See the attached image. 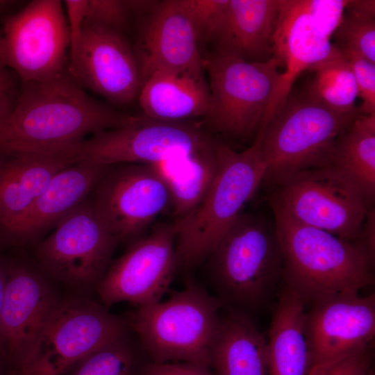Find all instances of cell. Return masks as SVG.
<instances>
[{
	"mask_svg": "<svg viewBox=\"0 0 375 375\" xmlns=\"http://www.w3.org/2000/svg\"><path fill=\"white\" fill-rule=\"evenodd\" d=\"M132 116L91 97L66 69L49 78L22 83L11 112L0 126V156L67 153L87 136L122 126Z\"/></svg>",
	"mask_w": 375,
	"mask_h": 375,
	"instance_id": "obj_1",
	"label": "cell"
},
{
	"mask_svg": "<svg viewBox=\"0 0 375 375\" xmlns=\"http://www.w3.org/2000/svg\"><path fill=\"white\" fill-rule=\"evenodd\" d=\"M217 297L235 310L265 306L282 283L283 254L274 215L242 212L206 258Z\"/></svg>",
	"mask_w": 375,
	"mask_h": 375,
	"instance_id": "obj_2",
	"label": "cell"
},
{
	"mask_svg": "<svg viewBox=\"0 0 375 375\" xmlns=\"http://www.w3.org/2000/svg\"><path fill=\"white\" fill-rule=\"evenodd\" d=\"M271 210L283 254V288L305 305L374 283V266L352 242Z\"/></svg>",
	"mask_w": 375,
	"mask_h": 375,
	"instance_id": "obj_3",
	"label": "cell"
},
{
	"mask_svg": "<svg viewBox=\"0 0 375 375\" xmlns=\"http://www.w3.org/2000/svg\"><path fill=\"white\" fill-rule=\"evenodd\" d=\"M224 305L200 284L185 287L157 303L137 307L127 321L151 362H183L211 367L210 346Z\"/></svg>",
	"mask_w": 375,
	"mask_h": 375,
	"instance_id": "obj_4",
	"label": "cell"
},
{
	"mask_svg": "<svg viewBox=\"0 0 375 375\" xmlns=\"http://www.w3.org/2000/svg\"><path fill=\"white\" fill-rule=\"evenodd\" d=\"M218 169L199 206L176 226L178 267L192 268L206 260L243 212L265 178L267 168L258 144L238 152L217 140Z\"/></svg>",
	"mask_w": 375,
	"mask_h": 375,
	"instance_id": "obj_5",
	"label": "cell"
},
{
	"mask_svg": "<svg viewBox=\"0 0 375 375\" xmlns=\"http://www.w3.org/2000/svg\"><path fill=\"white\" fill-rule=\"evenodd\" d=\"M360 113L335 111L292 89L256 135L265 178L331 165L338 136Z\"/></svg>",
	"mask_w": 375,
	"mask_h": 375,
	"instance_id": "obj_6",
	"label": "cell"
},
{
	"mask_svg": "<svg viewBox=\"0 0 375 375\" xmlns=\"http://www.w3.org/2000/svg\"><path fill=\"white\" fill-rule=\"evenodd\" d=\"M261 185L271 210L351 242L370 208L360 190L332 165L266 177Z\"/></svg>",
	"mask_w": 375,
	"mask_h": 375,
	"instance_id": "obj_7",
	"label": "cell"
},
{
	"mask_svg": "<svg viewBox=\"0 0 375 375\" xmlns=\"http://www.w3.org/2000/svg\"><path fill=\"white\" fill-rule=\"evenodd\" d=\"M202 65L210 95L206 122L235 139L256 135L281 75V61L273 56L264 62H247L212 49Z\"/></svg>",
	"mask_w": 375,
	"mask_h": 375,
	"instance_id": "obj_8",
	"label": "cell"
},
{
	"mask_svg": "<svg viewBox=\"0 0 375 375\" xmlns=\"http://www.w3.org/2000/svg\"><path fill=\"white\" fill-rule=\"evenodd\" d=\"M346 3L344 0H280L272 46L274 56L285 69L281 72L258 131L285 101L298 76L336 51L331 39L342 19Z\"/></svg>",
	"mask_w": 375,
	"mask_h": 375,
	"instance_id": "obj_9",
	"label": "cell"
},
{
	"mask_svg": "<svg viewBox=\"0 0 375 375\" xmlns=\"http://www.w3.org/2000/svg\"><path fill=\"white\" fill-rule=\"evenodd\" d=\"M126 320L102 303L59 299L19 375H61L107 343L130 331Z\"/></svg>",
	"mask_w": 375,
	"mask_h": 375,
	"instance_id": "obj_10",
	"label": "cell"
},
{
	"mask_svg": "<svg viewBox=\"0 0 375 375\" xmlns=\"http://www.w3.org/2000/svg\"><path fill=\"white\" fill-rule=\"evenodd\" d=\"M215 139L198 123L132 116L122 126L92 135L72 154L74 163L155 165L205 149Z\"/></svg>",
	"mask_w": 375,
	"mask_h": 375,
	"instance_id": "obj_11",
	"label": "cell"
},
{
	"mask_svg": "<svg viewBox=\"0 0 375 375\" xmlns=\"http://www.w3.org/2000/svg\"><path fill=\"white\" fill-rule=\"evenodd\" d=\"M88 197L38 243L35 255L53 278L79 292L97 290L118 243Z\"/></svg>",
	"mask_w": 375,
	"mask_h": 375,
	"instance_id": "obj_12",
	"label": "cell"
},
{
	"mask_svg": "<svg viewBox=\"0 0 375 375\" xmlns=\"http://www.w3.org/2000/svg\"><path fill=\"white\" fill-rule=\"evenodd\" d=\"M63 3L33 0L7 17L0 31V59L22 83L65 71L69 34Z\"/></svg>",
	"mask_w": 375,
	"mask_h": 375,
	"instance_id": "obj_13",
	"label": "cell"
},
{
	"mask_svg": "<svg viewBox=\"0 0 375 375\" xmlns=\"http://www.w3.org/2000/svg\"><path fill=\"white\" fill-rule=\"evenodd\" d=\"M174 223L156 226L108 267L97 288L107 308L119 302L137 307L161 301L178 267Z\"/></svg>",
	"mask_w": 375,
	"mask_h": 375,
	"instance_id": "obj_14",
	"label": "cell"
},
{
	"mask_svg": "<svg viewBox=\"0 0 375 375\" xmlns=\"http://www.w3.org/2000/svg\"><path fill=\"white\" fill-rule=\"evenodd\" d=\"M92 192L96 212L118 242L139 237L169 204L163 178L149 164L108 166Z\"/></svg>",
	"mask_w": 375,
	"mask_h": 375,
	"instance_id": "obj_15",
	"label": "cell"
},
{
	"mask_svg": "<svg viewBox=\"0 0 375 375\" xmlns=\"http://www.w3.org/2000/svg\"><path fill=\"white\" fill-rule=\"evenodd\" d=\"M67 69L81 88L116 106L132 103L141 88L133 47L124 33L85 21Z\"/></svg>",
	"mask_w": 375,
	"mask_h": 375,
	"instance_id": "obj_16",
	"label": "cell"
},
{
	"mask_svg": "<svg viewBox=\"0 0 375 375\" xmlns=\"http://www.w3.org/2000/svg\"><path fill=\"white\" fill-rule=\"evenodd\" d=\"M311 305L304 317L309 369L372 347L375 335L374 294L360 297L358 292H346Z\"/></svg>",
	"mask_w": 375,
	"mask_h": 375,
	"instance_id": "obj_17",
	"label": "cell"
},
{
	"mask_svg": "<svg viewBox=\"0 0 375 375\" xmlns=\"http://www.w3.org/2000/svg\"><path fill=\"white\" fill-rule=\"evenodd\" d=\"M6 264V288L0 315V359L19 372L60 299L39 272L23 263Z\"/></svg>",
	"mask_w": 375,
	"mask_h": 375,
	"instance_id": "obj_18",
	"label": "cell"
},
{
	"mask_svg": "<svg viewBox=\"0 0 375 375\" xmlns=\"http://www.w3.org/2000/svg\"><path fill=\"white\" fill-rule=\"evenodd\" d=\"M139 19L133 47L141 87L158 71L204 76L197 35L179 0L157 1L150 10L139 16Z\"/></svg>",
	"mask_w": 375,
	"mask_h": 375,
	"instance_id": "obj_19",
	"label": "cell"
},
{
	"mask_svg": "<svg viewBox=\"0 0 375 375\" xmlns=\"http://www.w3.org/2000/svg\"><path fill=\"white\" fill-rule=\"evenodd\" d=\"M69 153L17 152L0 156V240L10 238L33 203L59 171L72 165Z\"/></svg>",
	"mask_w": 375,
	"mask_h": 375,
	"instance_id": "obj_20",
	"label": "cell"
},
{
	"mask_svg": "<svg viewBox=\"0 0 375 375\" xmlns=\"http://www.w3.org/2000/svg\"><path fill=\"white\" fill-rule=\"evenodd\" d=\"M279 2L228 0L210 42L213 49L247 62L270 59Z\"/></svg>",
	"mask_w": 375,
	"mask_h": 375,
	"instance_id": "obj_21",
	"label": "cell"
},
{
	"mask_svg": "<svg viewBox=\"0 0 375 375\" xmlns=\"http://www.w3.org/2000/svg\"><path fill=\"white\" fill-rule=\"evenodd\" d=\"M108 167L81 162L59 171L19 222L8 244L28 242L56 225L89 197Z\"/></svg>",
	"mask_w": 375,
	"mask_h": 375,
	"instance_id": "obj_22",
	"label": "cell"
},
{
	"mask_svg": "<svg viewBox=\"0 0 375 375\" xmlns=\"http://www.w3.org/2000/svg\"><path fill=\"white\" fill-rule=\"evenodd\" d=\"M143 115L165 121L206 119L210 95L204 76L158 71L142 84L138 98Z\"/></svg>",
	"mask_w": 375,
	"mask_h": 375,
	"instance_id": "obj_23",
	"label": "cell"
},
{
	"mask_svg": "<svg viewBox=\"0 0 375 375\" xmlns=\"http://www.w3.org/2000/svg\"><path fill=\"white\" fill-rule=\"evenodd\" d=\"M210 351L215 375H268L267 340L245 312L220 317Z\"/></svg>",
	"mask_w": 375,
	"mask_h": 375,
	"instance_id": "obj_24",
	"label": "cell"
},
{
	"mask_svg": "<svg viewBox=\"0 0 375 375\" xmlns=\"http://www.w3.org/2000/svg\"><path fill=\"white\" fill-rule=\"evenodd\" d=\"M304 306L283 288L267 339L268 375H307L310 358L304 332Z\"/></svg>",
	"mask_w": 375,
	"mask_h": 375,
	"instance_id": "obj_25",
	"label": "cell"
},
{
	"mask_svg": "<svg viewBox=\"0 0 375 375\" xmlns=\"http://www.w3.org/2000/svg\"><path fill=\"white\" fill-rule=\"evenodd\" d=\"M217 140L205 149L153 165L167 185L174 222L192 213L210 190L218 169Z\"/></svg>",
	"mask_w": 375,
	"mask_h": 375,
	"instance_id": "obj_26",
	"label": "cell"
},
{
	"mask_svg": "<svg viewBox=\"0 0 375 375\" xmlns=\"http://www.w3.org/2000/svg\"><path fill=\"white\" fill-rule=\"evenodd\" d=\"M332 165L362 192L369 208L375 199V114L360 113L338 136Z\"/></svg>",
	"mask_w": 375,
	"mask_h": 375,
	"instance_id": "obj_27",
	"label": "cell"
},
{
	"mask_svg": "<svg viewBox=\"0 0 375 375\" xmlns=\"http://www.w3.org/2000/svg\"><path fill=\"white\" fill-rule=\"evenodd\" d=\"M308 70L313 76L303 89L312 98L337 112H350L358 109L356 106L358 90L352 69L338 48Z\"/></svg>",
	"mask_w": 375,
	"mask_h": 375,
	"instance_id": "obj_28",
	"label": "cell"
},
{
	"mask_svg": "<svg viewBox=\"0 0 375 375\" xmlns=\"http://www.w3.org/2000/svg\"><path fill=\"white\" fill-rule=\"evenodd\" d=\"M131 331L80 360L71 375H140V353L144 352Z\"/></svg>",
	"mask_w": 375,
	"mask_h": 375,
	"instance_id": "obj_29",
	"label": "cell"
},
{
	"mask_svg": "<svg viewBox=\"0 0 375 375\" xmlns=\"http://www.w3.org/2000/svg\"><path fill=\"white\" fill-rule=\"evenodd\" d=\"M333 43L340 51L356 53L375 63V15L345 6L342 19L335 31Z\"/></svg>",
	"mask_w": 375,
	"mask_h": 375,
	"instance_id": "obj_30",
	"label": "cell"
},
{
	"mask_svg": "<svg viewBox=\"0 0 375 375\" xmlns=\"http://www.w3.org/2000/svg\"><path fill=\"white\" fill-rule=\"evenodd\" d=\"M228 0H179L196 33L199 49L210 44Z\"/></svg>",
	"mask_w": 375,
	"mask_h": 375,
	"instance_id": "obj_31",
	"label": "cell"
},
{
	"mask_svg": "<svg viewBox=\"0 0 375 375\" xmlns=\"http://www.w3.org/2000/svg\"><path fill=\"white\" fill-rule=\"evenodd\" d=\"M340 52L348 60L356 80L358 97L362 100L360 112L375 114V63L353 52Z\"/></svg>",
	"mask_w": 375,
	"mask_h": 375,
	"instance_id": "obj_32",
	"label": "cell"
},
{
	"mask_svg": "<svg viewBox=\"0 0 375 375\" xmlns=\"http://www.w3.org/2000/svg\"><path fill=\"white\" fill-rule=\"evenodd\" d=\"M131 15L126 1L88 0L85 22L124 33Z\"/></svg>",
	"mask_w": 375,
	"mask_h": 375,
	"instance_id": "obj_33",
	"label": "cell"
},
{
	"mask_svg": "<svg viewBox=\"0 0 375 375\" xmlns=\"http://www.w3.org/2000/svg\"><path fill=\"white\" fill-rule=\"evenodd\" d=\"M372 347L339 360L309 369L307 375H367L372 369Z\"/></svg>",
	"mask_w": 375,
	"mask_h": 375,
	"instance_id": "obj_34",
	"label": "cell"
},
{
	"mask_svg": "<svg viewBox=\"0 0 375 375\" xmlns=\"http://www.w3.org/2000/svg\"><path fill=\"white\" fill-rule=\"evenodd\" d=\"M66 19L69 34V53L77 47L88 15V0H65Z\"/></svg>",
	"mask_w": 375,
	"mask_h": 375,
	"instance_id": "obj_35",
	"label": "cell"
},
{
	"mask_svg": "<svg viewBox=\"0 0 375 375\" xmlns=\"http://www.w3.org/2000/svg\"><path fill=\"white\" fill-rule=\"evenodd\" d=\"M140 375H215L209 368L183 362L156 363L151 361L143 365Z\"/></svg>",
	"mask_w": 375,
	"mask_h": 375,
	"instance_id": "obj_36",
	"label": "cell"
},
{
	"mask_svg": "<svg viewBox=\"0 0 375 375\" xmlns=\"http://www.w3.org/2000/svg\"><path fill=\"white\" fill-rule=\"evenodd\" d=\"M352 243L374 266L375 260V210L374 207L368 209L361 231L358 238Z\"/></svg>",
	"mask_w": 375,
	"mask_h": 375,
	"instance_id": "obj_37",
	"label": "cell"
},
{
	"mask_svg": "<svg viewBox=\"0 0 375 375\" xmlns=\"http://www.w3.org/2000/svg\"><path fill=\"white\" fill-rule=\"evenodd\" d=\"M14 87L15 81L10 70L4 66L0 59V89L12 96Z\"/></svg>",
	"mask_w": 375,
	"mask_h": 375,
	"instance_id": "obj_38",
	"label": "cell"
},
{
	"mask_svg": "<svg viewBox=\"0 0 375 375\" xmlns=\"http://www.w3.org/2000/svg\"><path fill=\"white\" fill-rule=\"evenodd\" d=\"M13 104L12 96L0 89V126L11 112Z\"/></svg>",
	"mask_w": 375,
	"mask_h": 375,
	"instance_id": "obj_39",
	"label": "cell"
},
{
	"mask_svg": "<svg viewBox=\"0 0 375 375\" xmlns=\"http://www.w3.org/2000/svg\"><path fill=\"white\" fill-rule=\"evenodd\" d=\"M6 261L0 256V315L3 303L6 288Z\"/></svg>",
	"mask_w": 375,
	"mask_h": 375,
	"instance_id": "obj_40",
	"label": "cell"
},
{
	"mask_svg": "<svg viewBox=\"0 0 375 375\" xmlns=\"http://www.w3.org/2000/svg\"><path fill=\"white\" fill-rule=\"evenodd\" d=\"M19 3V1L0 0V15L6 13Z\"/></svg>",
	"mask_w": 375,
	"mask_h": 375,
	"instance_id": "obj_41",
	"label": "cell"
},
{
	"mask_svg": "<svg viewBox=\"0 0 375 375\" xmlns=\"http://www.w3.org/2000/svg\"><path fill=\"white\" fill-rule=\"evenodd\" d=\"M367 375H374L372 371V369L369 372V373Z\"/></svg>",
	"mask_w": 375,
	"mask_h": 375,
	"instance_id": "obj_42",
	"label": "cell"
},
{
	"mask_svg": "<svg viewBox=\"0 0 375 375\" xmlns=\"http://www.w3.org/2000/svg\"><path fill=\"white\" fill-rule=\"evenodd\" d=\"M1 361V360L0 359V362Z\"/></svg>",
	"mask_w": 375,
	"mask_h": 375,
	"instance_id": "obj_43",
	"label": "cell"
}]
</instances>
